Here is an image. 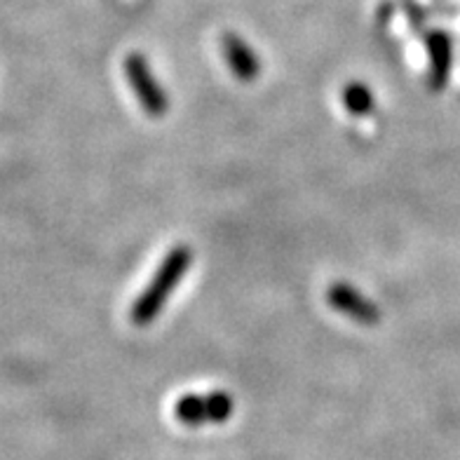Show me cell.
<instances>
[{
  "label": "cell",
  "instance_id": "1",
  "mask_svg": "<svg viewBox=\"0 0 460 460\" xmlns=\"http://www.w3.org/2000/svg\"><path fill=\"white\" fill-rule=\"evenodd\" d=\"M190 266H193V249L188 244H176L167 252L148 287L134 301L129 317L137 327H148L163 313L164 303L170 301V296L174 294L179 282L186 278Z\"/></svg>",
  "mask_w": 460,
  "mask_h": 460
},
{
  "label": "cell",
  "instance_id": "2",
  "mask_svg": "<svg viewBox=\"0 0 460 460\" xmlns=\"http://www.w3.org/2000/svg\"><path fill=\"white\" fill-rule=\"evenodd\" d=\"M122 71H125V78L132 85L134 94L139 99L141 109L146 111L153 118H160L170 111V97L167 92L163 90V85L155 78L151 64L146 61L144 55L139 52H132V55L125 57L122 61Z\"/></svg>",
  "mask_w": 460,
  "mask_h": 460
},
{
  "label": "cell",
  "instance_id": "3",
  "mask_svg": "<svg viewBox=\"0 0 460 460\" xmlns=\"http://www.w3.org/2000/svg\"><path fill=\"white\" fill-rule=\"evenodd\" d=\"M233 413V397L224 390L207 394H183L174 404V416L183 425L226 423Z\"/></svg>",
  "mask_w": 460,
  "mask_h": 460
},
{
  "label": "cell",
  "instance_id": "4",
  "mask_svg": "<svg viewBox=\"0 0 460 460\" xmlns=\"http://www.w3.org/2000/svg\"><path fill=\"white\" fill-rule=\"evenodd\" d=\"M327 301L336 313L359 322L364 327H374V324L381 322V310H378V305L364 296L362 291L348 285V282H333L327 289Z\"/></svg>",
  "mask_w": 460,
  "mask_h": 460
},
{
  "label": "cell",
  "instance_id": "5",
  "mask_svg": "<svg viewBox=\"0 0 460 460\" xmlns=\"http://www.w3.org/2000/svg\"><path fill=\"white\" fill-rule=\"evenodd\" d=\"M425 49L430 57V68H428V83L432 90H444L448 85V75L454 68V40L444 31H430L425 36Z\"/></svg>",
  "mask_w": 460,
  "mask_h": 460
},
{
  "label": "cell",
  "instance_id": "6",
  "mask_svg": "<svg viewBox=\"0 0 460 460\" xmlns=\"http://www.w3.org/2000/svg\"><path fill=\"white\" fill-rule=\"evenodd\" d=\"M221 52H224L228 68L240 83H252V80H256V75L261 73V61L254 49L249 48L244 38L235 36V33H226L221 38Z\"/></svg>",
  "mask_w": 460,
  "mask_h": 460
},
{
  "label": "cell",
  "instance_id": "7",
  "mask_svg": "<svg viewBox=\"0 0 460 460\" xmlns=\"http://www.w3.org/2000/svg\"><path fill=\"white\" fill-rule=\"evenodd\" d=\"M343 106L352 115H369L376 109L374 92L364 83H348L343 87Z\"/></svg>",
  "mask_w": 460,
  "mask_h": 460
}]
</instances>
